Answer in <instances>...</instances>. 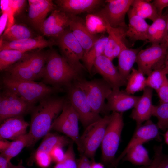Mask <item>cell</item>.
<instances>
[{"label":"cell","instance_id":"6da1fadb","mask_svg":"<svg viewBox=\"0 0 168 168\" xmlns=\"http://www.w3.org/2000/svg\"><path fill=\"white\" fill-rule=\"evenodd\" d=\"M67 98L51 95L39 102L31 114L30 129L29 133L33 139V146L51 130L52 124L62 112Z\"/></svg>","mask_w":168,"mask_h":168},{"label":"cell","instance_id":"7a4b0ae2","mask_svg":"<svg viewBox=\"0 0 168 168\" xmlns=\"http://www.w3.org/2000/svg\"><path fill=\"white\" fill-rule=\"evenodd\" d=\"M82 73L71 66L56 51L49 52L45 66L42 82L58 88H62L82 77Z\"/></svg>","mask_w":168,"mask_h":168},{"label":"cell","instance_id":"3957f363","mask_svg":"<svg viewBox=\"0 0 168 168\" xmlns=\"http://www.w3.org/2000/svg\"><path fill=\"white\" fill-rule=\"evenodd\" d=\"M2 88L9 90L26 101L35 105L40 100L57 92L63 91L42 82L22 80L4 74L1 81Z\"/></svg>","mask_w":168,"mask_h":168},{"label":"cell","instance_id":"277c9868","mask_svg":"<svg viewBox=\"0 0 168 168\" xmlns=\"http://www.w3.org/2000/svg\"><path fill=\"white\" fill-rule=\"evenodd\" d=\"M48 53L39 51L28 53L23 58L5 70V74L30 81L42 79Z\"/></svg>","mask_w":168,"mask_h":168},{"label":"cell","instance_id":"5b68a950","mask_svg":"<svg viewBox=\"0 0 168 168\" xmlns=\"http://www.w3.org/2000/svg\"><path fill=\"white\" fill-rule=\"evenodd\" d=\"M101 143V159L103 164L112 168L115 159L123 128L122 113L112 112Z\"/></svg>","mask_w":168,"mask_h":168},{"label":"cell","instance_id":"8992f818","mask_svg":"<svg viewBox=\"0 0 168 168\" xmlns=\"http://www.w3.org/2000/svg\"><path fill=\"white\" fill-rule=\"evenodd\" d=\"M73 83L84 92L95 113L106 115L105 100L112 90L108 83L103 78L88 80L82 77Z\"/></svg>","mask_w":168,"mask_h":168},{"label":"cell","instance_id":"52a82bcc","mask_svg":"<svg viewBox=\"0 0 168 168\" xmlns=\"http://www.w3.org/2000/svg\"><path fill=\"white\" fill-rule=\"evenodd\" d=\"M111 115H105L86 128L80 136V143L83 154L95 161L96 150L101 143L110 121Z\"/></svg>","mask_w":168,"mask_h":168},{"label":"cell","instance_id":"ba28073f","mask_svg":"<svg viewBox=\"0 0 168 168\" xmlns=\"http://www.w3.org/2000/svg\"><path fill=\"white\" fill-rule=\"evenodd\" d=\"M79 120L78 114L67 98L61 113L54 120L51 130L62 133L69 137L77 145L81 155L83 154L79 133Z\"/></svg>","mask_w":168,"mask_h":168},{"label":"cell","instance_id":"9c48e42d","mask_svg":"<svg viewBox=\"0 0 168 168\" xmlns=\"http://www.w3.org/2000/svg\"><path fill=\"white\" fill-rule=\"evenodd\" d=\"M55 44L58 45L62 56L73 68L82 73L87 71L81 63L84 55V50L69 29L55 38Z\"/></svg>","mask_w":168,"mask_h":168},{"label":"cell","instance_id":"30bf717a","mask_svg":"<svg viewBox=\"0 0 168 168\" xmlns=\"http://www.w3.org/2000/svg\"><path fill=\"white\" fill-rule=\"evenodd\" d=\"M0 94V122L8 118L24 116L31 113L35 106L7 89L2 88Z\"/></svg>","mask_w":168,"mask_h":168},{"label":"cell","instance_id":"8fae6325","mask_svg":"<svg viewBox=\"0 0 168 168\" xmlns=\"http://www.w3.org/2000/svg\"><path fill=\"white\" fill-rule=\"evenodd\" d=\"M67 99L78 114L79 120L86 128L101 118L92 110L84 92L73 83L65 87Z\"/></svg>","mask_w":168,"mask_h":168},{"label":"cell","instance_id":"7c38bea8","mask_svg":"<svg viewBox=\"0 0 168 168\" xmlns=\"http://www.w3.org/2000/svg\"><path fill=\"white\" fill-rule=\"evenodd\" d=\"M168 52L166 44H152L145 49H142L137 57L138 69L148 76L154 70L164 66Z\"/></svg>","mask_w":168,"mask_h":168},{"label":"cell","instance_id":"4fadbf2b","mask_svg":"<svg viewBox=\"0 0 168 168\" xmlns=\"http://www.w3.org/2000/svg\"><path fill=\"white\" fill-rule=\"evenodd\" d=\"M103 7L93 13L103 18L113 27H128L125 23L126 14L133 0H107Z\"/></svg>","mask_w":168,"mask_h":168},{"label":"cell","instance_id":"5bb4252c","mask_svg":"<svg viewBox=\"0 0 168 168\" xmlns=\"http://www.w3.org/2000/svg\"><path fill=\"white\" fill-rule=\"evenodd\" d=\"M99 74L111 86L112 90H119L126 86L127 81L120 75L117 67L112 61L103 54L95 60L91 71L92 74Z\"/></svg>","mask_w":168,"mask_h":168},{"label":"cell","instance_id":"9a60e30c","mask_svg":"<svg viewBox=\"0 0 168 168\" xmlns=\"http://www.w3.org/2000/svg\"><path fill=\"white\" fill-rule=\"evenodd\" d=\"M159 129L157 124L150 120L146 121L144 124L136 127L131 139L120 154L115 159L112 168L116 167L128 151L133 147L142 144L152 140L161 141Z\"/></svg>","mask_w":168,"mask_h":168},{"label":"cell","instance_id":"2e32d148","mask_svg":"<svg viewBox=\"0 0 168 168\" xmlns=\"http://www.w3.org/2000/svg\"><path fill=\"white\" fill-rule=\"evenodd\" d=\"M70 17L59 9L53 10L42 24L40 31L43 35L56 38L69 26Z\"/></svg>","mask_w":168,"mask_h":168},{"label":"cell","instance_id":"e0dca14e","mask_svg":"<svg viewBox=\"0 0 168 168\" xmlns=\"http://www.w3.org/2000/svg\"><path fill=\"white\" fill-rule=\"evenodd\" d=\"M106 31L108 36L103 55L111 61L118 57L121 51L127 46L125 43L128 27H113L107 22Z\"/></svg>","mask_w":168,"mask_h":168},{"label":"cell","instance_id":"ac0fdd59","mask_svg":"<svg viewBox=\"0 0 168 168\" xmlns=\"http://www.w3.org/2000/svg\"><path fill=\"white\" fill-rule=\"evenodd\" d=\"M140 96L129 94L125 91L112 90L107 99L106 115L110 111L123 113L133 108Z\"/></svg>","mask_w":168,"mask_h":168},{"label":"cell","instance_id":"d6986e66","mask_svg":"<svg viewBox=\"0 0 168 168\" xmlns=\"http://www.w3.org/2000/svg\"><path fill=\"white\" fill-rule=\"evenodd\" d=\"M55 2L58 9L69 16H72L84 12L93 13L98 10L105 1L102 0H57Z\"/></svg>","mask_w":168,"mask_h":168},{"label":"cell","instance_id":"ffe728a7","mask_svg":"<svg viewBox=\"0 0 168 168\" xmlns=\"http://www.w3.org/2000/svg\"><path fill=\"white\" fill-rule=\"evenodd\" d=\"M69 16V29L83 48L84 55L100 37L89 32L82 18L77 16Z\"/></svg>","mask_w":168,"mask_h":168},{"label":"cell","instance_id":"44dd1931","mask_svg":"<svg viewBox=\"0 0 168 168\" xmlns=\"http://www.w3.org/2000/svg\"><path fill=\"white\" fill-rule=\"evenodd\" d=\"M153 89L146 87L130 115L136 122V127L150 120L152 116L154 105L152 103Z\"/></svg>","mask_w":168,"mask_h":168},{"label":"cell","instance_id":"7402d4cb","mask_svg":"<svg viewBox=\"0 0 168 168\" xmlns=\"http://www.w3.org/2000/svg\"><path fill=\"white\" fill-rule=\"evenodd\" d=\"M28 17L34 27L40 30L48 13L55 9L56 6L51 0H29Z\"/></svg>","mask_w":168,"mask_h":168},{"label":"cell","instance_id":"603a6c76","mask_svg":"<svg viewBox=\"0 0 168 168\" xmlns=\"http://www.w3.org/2000/svg\"><path fill=\"white\" fill-rule=\"evenodd\" d=\"M55 44V40H46L41 36L12 41L0 39V51L12 49L26 52L33 49H42Z\"/></svg>","mask_w":168,"mask_h":168},{"label":"cell","instance_id":"cb8c5ba5","mask_svg":"<svg viewBox=\"0 0 168 168\" xmlns=\"http://www.w3.org/2000/svg\"><path fill=\"white\" fill-rule=\"evenodd\" d=\"M29 125L23 116L6 119L1 123L0 138L14 140L26 134Z\"/></svg>","mask_w":168,"mask_h":168},{"label":"cell","instance_id":"d4e9b609","mask_svg":"<svg viewBox=\"0 0 168 168\" xmlns=\"http://www.w3.org/2000/svg\"><path fill=\"white\" fill-rule=\"evenodd\" d=\"M128 24L126 37L131 41H147V32L150 26L145 19L136 15L131 7L127 12Z\"/></svg>","mask_w":168,"mask_h":168},{"label":"cell","instance_id":"484cf974","mask_svg":"<svg viewBox=\"0 0 168 168\" xmlns=\"http://www.w3.org/2000/svg\"><path fill=\"white\" fill-rule=\"evenodd\" d=\"M142 49V46L136 49H131L127 46L121 51L117 57L118 70L126 81L133 68V65L136 63L138 54Z\"/></svg>","mask_w":168,"mask_h":168},{"label":"cell","instance_id":"4316f807","mask_svg":"<svg viewBox=\"0 0 168 168\" xmlns=\"http://www.w3.org/2000/svg\"><path fill=\"white\" fill-rule=\"evenodd\" d=\"M167 37L166 16L162 15L150 25L147 32V41L152 44H166Z\"/></svg>","mask_w":168,"mask_h":168},{"label":"cell","instance_id":"83f0119b","mask_svg":"<svg viewBox=\"0 0 168 168\" xmlns=\"http://www.w3.org/2000/svg\"><path fill=\"white\" fill-rule=\"evenodd\" d=\"M108 40V36L100 37L83 57L82 61L85 67L91 75L95 60L98 57L103 54Z\"/></svg>","mask_w":168,"mask_h":168},{"label":"cell","instance_id":"f1b7e54d","mask_svg":"<svg viewBox=\"0 0 168 168\" xmlns=\"http://www.w3.org/2000/svg\"><path fill=\"white\" fill-rule=\"evenodd\" d=\"M137 166H148L151 163V160L147 150L142 144L136 145L131 148L122 159Z\"/></svg>","mask_w":168,"mask_h":168},{"label":"cell","instance_id":"f546056e","mask_svg":"<svg viewBox=\"0 0 168 168\" xmlns=\"http://www.w3.org/2000/svg\"><path fill=\"white\" fill-rule=\"evenodd\" d=\"M33 139L29 133L13 140L11 142L8 147L1 152V154L11 160L18 155L25 147L33 146Z\"/></svg>","mask_w":168,"mask_h":168},{"label":"cell","instance_id":"4dcf8cb0","mask_svg":"<svg viewBox=\"0 0 168 168\" xmlns=\"http://www.w3.org/2000/svg\"><path fill=\"white\" fill-rule=\"evenodd\" d=\"M131 7L136 15L144 19L153 21L159 16L155 6L149 1L133 0Z\"/></svg>","mask_w":168,"mask_h":168},{"label":"cell","instance_id":"1f68e13d","mask_svg":"<svg viewBox=\"0 0 168 168\" xmlns=\"http://www.w3.org/2000/svg\"><path fill=\"white\" fill-rule=\"evenodd\" d=\"M71 142L66 137L49 132L44 136V139L35 151L49 153L54 147L59 146L63 147L69 145Z\"/></svg>","mask_w":168,"mask_h":168},{"label":"cell","instance_id":"d6a6232c","mask_svg":"<svg viewBox=\"0 0 168 168\" xmlns=\"http://www.w3.org/2000/svg\"><path fill=\"white\" fill-rule=\"evenodd\" d=\"M144 75L138 69L133 68L127 79L125 91L132 95L143 90L146 87V78Z\"/></svg>","mask_w":168,"mask_h":168},{"label":"cell","instance_id":"836d02e7","mask_svg":"<svg viewBox=\"0 0 168 168\" xmlns=\"http://www.w3.org/2000/svg\"><path fill=\"white\" fill-rule=\"evenodd\" d=\"M28 53L16 50L6 49L0 51V70L4 71L25 57Z\"/></svg>","mask_w":168,"mask_h":168},{"label":"cell","instance_id":"e575fe53","mask_svg":"<svg viewBox=\"0 0 168 168\" xmlns=\"http://www.w3.org/2000/svg\"><path fill=\"white\" fill-rule=\"evenodd\" d=\"M33 38L31 30L26 26L14 24L8 32L3 33L1 39L3 40L12 41Z\"/></svg>","mask_w":168,"mask_h":168},{"label":"cell","instance_id":"d590c367","mask_svg":"<svg viewBox=\"0 0 168 168\" xmlns=\"http://www.w3.org/2000/svg\"><path fill=\"white\" fill-rule=\"evenodd\" d=\"M168 71L165 65L152 71L146 78V87L157 91L168 79Z\"/></svg>","mask_w":168,"mask_h":168},{"label":"cell","instance_id":"8d00e7d4","mask_svg":"<svg viewBox=\"0 0 168 168\" xmlns=\"http://www.w3.org/2000/svg\"><path fill=\"white\" fill-rule=\"evenodd\" d=\"M85 22L87 30L92 35H97L106 31L105 21L103 18L94 13L87 15Z\"/></svg>","mask_w":168,"mask_h":168},{"label":"cell","instance_id":"74e56055","mask_svg":"<svg viewBox=\"0 0 168 168\" xmlns=\"http://www.w3.org/2000/svg\"><path fill=\"white\" fill-rule=\"evenodd\" d=\"M152 116L157 119V125L159 129L166 131L168 127V102L154 105Z\"/></svg>","mask_w":168,"mask_h":168},{"label":"cell","instance_id":"f35d334b","mask_svg":"<svg viewBox=\"0 0 168 168\" xmlns=\"http://www.w3.org/2000/svg\"><path fill=\"white\" fill-rule=\"evenodd\" d=\"M73 142L72 141L65 152L64 158L62 161L57 163L54 168H77L73 147Z\"/></svg>","mask_w":168,"mask_h":168},{"label":"cell","instance_id":"ab89813d","mask_svg":"<svg viewBox=\"0 0 168 168\" xmlns=\"http://www.w3.org/2000/svg\"><path fill=\"white\" fill-rule=\"evenodd\" d=\"M37 164L42 168H47L52 161L49 153L41 151H35L33 155Z\"/></svg>","mask_w":168,"mask_h":168},{"label":"cell","instance_id":"60d3db41","mask_svg":"<svg viewBox=\"0 0 168 168\" xmlns=\"http://www.w3.org/2000/svg\"><path fill=\"white\" fill-rule=\"evenodd\" d=\"M154 150V156L152 162L147 168H158L164 156L162 144L155 147Z\"/></svg>","mask_w":168,"mask_h":168},{"label":"cell","instance_id":"b9f144b4","mask_svg":"<svg viewBox=\"0 0 168 168\" xmlns=\"http://www.w3.org/2000/svg\"><path fill=\"white\" fill-rule=\"evenodd\" d=\"M49 154L52 161L56 163L63 161L65 156V152L63 149V147L59 146L54 147L50 151Z\"/></svg>","mask_w":168,"mask_h":168},{"label":"cell","instance_id":"7bdbcfd3","mask_svg":"<svg viewBox=\"0 0 168 168\" xmlns=\"http://www.w3.org/2000/svg\"><path fill=\"white\" fill-rule=\"evenodd\" d=\"M156 92L159 98V103L168 102V79Z\"/></svg>","mask_w":168,"mask_h":168},{"label":"cell","instance_id":"ee69618b","mask_svg":"<svg viewBox=\"0 0 168 168\" xmlns=\"http://www.w3.org/2000/svg\"><path fill=\"white\" fill-rule=\"evenodd\" d=\"M152 3L155 7L159 16L162 15L164 9L168 7V0H154Z\"/></svg>","mask_w":168,"mask_h":168},{"label":"cell","instance_id":"f6af8a7d","mask_svg":"<svg viewBox=\"0 0 168 168\" xmlns=\"http://www.w3.org/2000/svg\"><path fill=\"white\" fill-rule=\"evenodd\" d=\"M91 162L84 154L81 155L77 162V168H91Z\"/></svg>","mask_w":168,"mask_h":168},{"label":"cell","instance_id":"bcb514c9","mask_svg":"<svg viewBox=\"0 0 168 168\" xmlns=\"http://www.w3.org/2000/svg\"><path fill=\"white\" fill-rule=\"evenodd\" d=\"M10 161L5 156L0 154V168H16V165L12 164Z\"/></svg>","mask_w":168,"mask_h":168},{"label":"cell","instance_id":"7dc6e473","mask_svg":"<svg viewBox=\"0 0 168 168\" xmlns=\"http://www.w3.org/2000/svg\"><path fill=\"white\" fill-rule=\"evenodd\" d=\"M8 21V15L7 12L2 13L0 17V35L1 36L2 33L5 31Z\"/></svg>","mask_w":168,"mask_h":168},{"label":"cell","instance_id":"c3c4849f","mask_svg":"<svg viewBox=\"0 0 168 168\" xmlns=\"http://www.w3.org/2000/svg\"><path fill=\"white\" fill-rule=\"evenodd\" d=\"M11 142L7 140V139L0 138V150L1 152L4 151L8 147Z\"/></svg>","mask_w":168,"mask_h":168},{"label":"cell","instance_id":"681fc988","mask_svg":"<svg viewBox=\"0 0 168 168\" xmlns=\"http://www.w3.org/2000/svg\"><path fill=\"white\" fill-rule=\"evenodd\" d=\"M158 168H168V154H164Z\"/></svg>","mask_w":168,"mask_h":168},{"label":"cell","instance_id":"f907efd6","mask_svg":"<svg viewBox=\"0 0 168 168\" xmlns=\"http://www.w3.org/2000/svg\"><path fill=\"white\" fill-rule=\"evenodd\" d=\"M91 168H105V167L103 163L96 162L95 161L91 162Z\"/></svg>","mask_w":168,"mask_h":168},{"label":"cell","instance_id":"816d5d0a","mask_svg":"<svg viewBox=\"0 0 168 168\" xmlns=\"http://www.w3.org/2000/svg\"><path fill=\"white\" fill-rule=\"evenodd\" d=\"M163 135L164 140L168 146V127Z\"/></svg>","mask_w":168,"mask_h":168},{"label":"cell","instance_id":"f5cc1de1","mask_svg":"<svg viewBox=\"0 0 168 168\" xmlns=\"http://www.w3.org/2000/svg\"><path fill=\"white\" fill-rule=\"evenodd\" d=\"M167 20V37L166 41V44L168 49V14L166 15Z\"/></svg>","mask_w":168,"mask_h":168},{"label":"cell","instance_id":"db71d44e","mask_svg":"<svg viewBox=\"0 0 168 168\" xmlns=\"http://www.w3.org/2000/svg\"><path fill=\"white\" fill-rule=\"evenodd\" d=\"M164 65L167 69L168 71V52L165 58Z\"/></svg>","mask_w":168,"mask_h":168},{"label":"cell","instance_id":"11a10c76","mask_svg":"<svg viewBox=\"0 0 168 168\" xmlns=\"http://www.w3.org/2000/svg\"><path fill=\"white\" fill-rule=\"evenodd\" d=\"M16 168H26L25 167L23 166L22 164V161H21L20 162L19 164L17 165H16Z\"/></svg>","mask_w":168,"mask_h":168},{"label":"cell","instance_id":"9f6ffc18","mask_svg":"<svg viewBox=\"0 0 168 168\" xmlns=\"http://www.w3.org/2000/svg\"><path fill=\"white\" fill-rule=\"evenodd\" d=\"M145 167L146 166H142V167H139L138 168H145Z\"/></svg>","mask_w":168,"mask_h":168}]
</instances>
